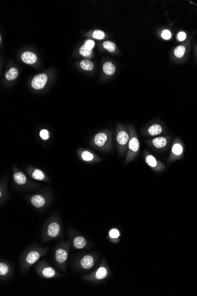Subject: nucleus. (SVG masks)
<instances>
[{
    "mask_svg": "<svg viewBox=\"0 0 197 296\" xmlns=\"http://www.w3.org/2000/svg\"><path fill=\"white\" fill-rule=\"evenodd\" d=\"M140 143L138 138L136 135H132L129 139L128 143V152L126 157V162H128L133 160L139 153Z\"/></svg>",
    "mask_w": 197,
    "mask_h": 296,
    "instance_id": "obj_1",
    "label": "nucleus"
},
{
    "mask_svg": "<svg viewBox=\"0 0 197 296\" xmlns=\"http://www.w3.org/2000/svg\"><path fill=\"white\" fill-rule=\"evenodd\" d=\"M145 162L146 164L152 167L153 170L156 171H161L165 168V164H164L160 160H158L155 157L152 155V154L147 151L145 152Z\"/></svg>",
    "mask_w": 197,
    "mask_h": 296,
    "instance_id": "obj_2",
    "label": "nucleus"
},
{
    "mask_svg": "<svg viewBox=\"0 0 197 296\" xmlns=\"http://www.w3.org/2000/svg\"><path fill=\"white\" fill-rule=\"evenodd\" d=\"M184 150V148L183 144L178 141H176L172 145L171 154L168 161L169 162H172L179 159L183 155Z\"/></svg>",
    "mask_w": 197,
    "mask_h": 296,
    "instance_id": "obj_3",
    "label": "nucleus"
},
{
    "mask_svg": "<svg viewBox=\"0 0 197 296\" xmlns=\"http://www.w3.org/2000/svg\"><path fill=\"white\" fill-rule=\"evenodd\" d=\"M129 139V135L126 131L121 130L116 135V141L119 146L121 152L122 153L125 150V148L128 145Z\"/></svg>",
    "mask_w": 197,
    "mask_h": 296,
    "instance_id": "obj_4",
    "label": "nucleus"
},
{
    "mask_svg": "<svg viewBox=\"0 0 197 296\" xmlns=\"http://www.w3.org/2000/svg\"><path fill=\"white\" fill-rule=\"evenodd\" d=\"M148 144L157 150H163L168 144V140L165 137H159L152 139L148 142Z\"/></svg>",
    "mask_w": 197,
    "mask_h": 296,
    "instance_id": "obj_5",
    "label": "nucleus"
},
{
    "mask_svg": "<svg viewBox=\"0 0 197 296\" xmlns=\"http://www.w3.org/2000/svg\"><path fill=\"white\" fill-rule=\"evenodd\" d=\"M47 81V77L46 74H39L33 79L31 81V86L36 90L41 89L45 86Z\"/></svg>",
    "mask_w": 197,
    "mask_h": 296,
    "instance_id": "obj_6",
    "label": "nucleus"
},
{
    "mask_svg": "<svg viewBox=\"0 0 197 296\" xmlns=\"http://www.w3.org/2000/svg\"><path fill=\"white\" fill-rule=\"evenodd\" d=\"M21 59L24 63L29 65H32L37 61V57L34 53L32 52H26L21 55Z\"/></svg>",
    "mask_w": 197,
    "mask_h": 296,
    "instance_id": "obj_7",
    "label": "nucleus"
},
{
    "mask_svg": "<svg viewBox=\"0 0 197 296\" xmlns=\"http://www.w3.org/2000/svg\"><path fill=\"white\" fill-rule=\"evenodd\" d=\"M107 135L105 133H98L94 137V144L98 147H103L107 143Z\"/></svg>",
    "mask_w": 197,
    "mask_h": 296,
    "instance_id": "obj_8",
    "label": "nucleus"
},
{
    "mask_svg": "<svg viewBox=\"0 0 197 296\" xmlns=\"http://www.w3.org/2000/svg\"><path fill=\"white\" fill-rule=\"evenodd\" d=\"M60 226L56 222L50 223L48 226V235L52 237H56L60 232Z\"/></svg>",
    "mask_w": 197,
    "mask_h": 296,
    "instance_id": "obj_9",
    "label": "nucleus"
},
{
    "mask_svg": "<svg viewBox=\"0 0 197 296\" xmlns=\"http://www.w3.org/2000/svg\"><path fill=\"white\" fill-rule=\"evenodd\" d=\"M33 205L36 208H41L46 203L44 198L41 195H35L31 199Z\"/></svg>",
    "mask_w": 197,
    "mask_h": 296,
    "instance_id": "obj_10",
    "label": "nucleus"
},
{
    "mask_svg": "<svg viewBox=\"0 0 197 296\" xmlns=\"http://www.w3.org/2000/svg\"><path fill=\"white\" fill-rule=\"evenodd\" d=\"M162 128L160 124H155L152 125L148 129V133L150 136H156L161 134L162 132Z\"/></svg>",
    "mask_w": 197,
    "mask_h": 296,
    "instance_id": "obj_11",
    "label": "nucleus"
},
{
    "mask_svg": "<svg viewBox=\"0 0 197 296\" xmlns=\"http://www.w3.org/2000/svg\"><path fill=\"white\" fill-rule=\"evenodd\" d=\"M94 264V260L90 255H86L82 258L81 261L82 267L85 269H89L93 267Z\"/></svg>",
    "mask_w": 197,
    "mask_h": 296,
    "instance_id": "obj_12",
    "label": "nucleus"
},
{
    "mask_svg": "<svg viewBox=\"0 0 197 296\" xmlns=\"http://www.w3.org/2000/svg\"><path fill=\"white\" fill-rule=\"evenodd\" d=\"M39 258H40V254L38 252L31 251L29 252V254L27 255L26 257V261L29 264L33 265L37 261Z\"/></svg>",
    "mask_w": 197,
    "mask_h": 296,
    "instance_id": "obj_13",
    "label": "nucleus"
},
{
    "mask_svg": "<svg viewBox=\"0 0 197 296\" xmlns=\"http://www.w3.org/2000/svg\"><path fill=\"white\" fill-rule=\"evenodd\" d=\"M67 258V253L65 250L62 249H57L56 253V259L57 262L63 263Z\"/></svg>",
    "mask_w": 197,
    "mask_h": 296,
    "instance_id": "obj_14",
    "label": "nucleus"
},
{
    "mask_svg": "<svg viewBox=\"0 0 197 296\" xmlns=\"http://www.w3.org/2000/svg\"><path fill=\"white\" fill-rule=\"evenodd\" d=\"M14 180L17 184L19 185L24 184L27 181L26 176L21 172H17L14 174Z\"/></svg>",
    "mask_w": 197,
    "mask_h": 296,
    "instance_id": "obj_15",
    "label": "nucleus"
},
{
    "mask_svg": "<svg viewBox=\"0 0 197 296\" xmlns=\"http://www.w3.org/2000/svg\"><path fill=\"white\" fill-rule=\"evenodd\" d=\"M18 75L19 72L17 69L16 67H11L5 73V77L9 80H13L17 77Z\"/></svg>",
    "mask_w": 197,
    "mask_h": 296,
    "instance_id": "obj_16",
    "label": "nucleus"
},
{
    "mask_svg": "<svg viewBox=\"0 0 197 296\" xmlns=\"http://www.w3.org/2000/svg\"><path fill=\"white\" fill-rule=\"evenodd\" d=\"M104 72L107 75H112L115 71V67L112 62H106L103 65Z\"/></svg>",
    "mask_w": 197,
    "mask_h": 296,
    "instance_id": "obj_17",
    "label": "nucleus"
},
{
    "mask_svg": "<svg viewBox=\"0 0 197 296\" xmlns=\"http://www.w3.org/2000/svg\"><path fill=\"white\" fill-rule=\"evenodd\" d=\"M73 244L76 248H83L86 245V240L82 237H76L73 240Z\"/></svg>",
    "mask_w": 197,
    "mask_h": 296,
    "instance_id": "obj_18",
    "label": "nucleus"
},
{
    "mask_svg": "<svg viewBox=\"0 0 197 296\" xmlns=\"http://www.w3.org/2000/svg\"><path fill=\"white\" fill-rule=\"evenodd\" d=\"M80 66L86 70H91L93 69L94 65L89 60H83L80 63Z\"/></svg>",
    "mask_w": 197,
    "mask_h": 296,
    "instance_id": "obj_19",
    "label": "nucleus"
},
{
    "mask_svg": "<svg viewBox=\"0 0 197 296\" xmlns=\"http://www.w3.org/2000/svg\"><path fill=\"white\" fill-rule=\"evenodd\" d=\"M107 274V271L105 268H100L96 272V277L98 280H102L106 277Z\"/></svg>",
    "mask_w": 197,
    "mask_h": 296,
    "instance_id": "obj_20",
    "label": "nucleus"
},
{
    "mask_svg": "<svg viewBox=\"0 0 197 296\" xmlns=\"http://www.w3.org/2000/svg\"><path fill=\"white\" fill-rule=\"evenodd\" d=\"M185 52V48L184 46H178L174 50V55L176 57L181 58L183 57Z\"/></svg>",
    "mask_w": 197,
    "mask_h": 296,
    "instance_id": "obj_21",
    "label": "nucleus"
},
{
    "mask_svg": "<svg viewBox=\"0 0 197 296\" xmlns=\"http://www.w3.org/2000/svg\"><path fill=\"white\" fill-rule=\"evenodd\" d=\"M43 275L46 278H51L55 275V271L52 268H45L43 270Z\"/></svg>",
    "mask_w": 197,
    "mask_h": 296,
    "instance_id": "obj_22",
    "label": "nucleus"
},
{
    "mask_svg": "<svg viewBox=\"0 0 197 296\" xmlns=\"http://www.w3.org/2000/svg\"><path fill=\"white\" fill-rule=\"evenodd\" d=\"M32 177L37 180H43L44 178V174L40 170L36 169L33 173Z\"/></svg>",
    "mask_w": 197,
    "mask_h": 296,
    "instance_id": "obj_23",
    "label": "nucleus"
},
{
    "mask_svg": "<svg viewBox=\"0 0 197 296\" xmlns=\"http://www.w3.org/2000/svg\"><path fill=\"white\" fill-rule=\"evenodd\" d=\"M103 48L111 52H113L116 49V45L111 41H105L103 43Z\"/></svg>",
    "mask_w": 197,
    "mask_h": 296,
    "instance_id": "obj_24",
    "label": "nucleus"
},
{
    "mask_svg": "<svg viewBox=\"0 0 197 296\" xmlns=\"http://www.w3.org/2000/svg\"><path fill=\"white\" fill-rule=\"evenodd\" d=\"M82 157L83 160H85V161L90 162V161L93 160L94 155L92 153H91L89 152H87V151H85L82 154Z\"/></svg>",
    "mask_w": 197,
    "mask_h": 296,
    "instance_id": "obj_25",
    "label": "nucleus"
},
{
    "mask_svg": "<svg viewBox=\"0 0 197 296\" xmlns=\"http://www.w3.org/2000/svg\"><path fill=\"white\" fill-rule=\"evenodd\" d=\"M92 52V50L86 48L85 45H83L79 49L80 54L83 56H89V55H91Z\"/></svg>",
    "mask_w": 197,
    "mask_h": 296,
    "instance_id": "obj_26",
    "label": "nucleus"
},
{
    "mask_svg": "<svg viewBox=\"0 0 197 296\" xmlns=\"http://www.w3.org/2000/svg\"><path fill=\"white\" fill-rule=\"evenodd\" d=\"M9 267L7 265H6L5 263L1 262L0 264V275L1 276H4L7 274L9 271Z\"/></svg>",
    "mask_w": 197,
    "mask_h": 296,
    "instance_id": "obj_27",
    "label": "nucleus"
},
{
    "mask_svg": "<svg viewBox=\"0 0 197 296\" xmlns=\"http://www.w3.org/2000/svg\"><path fill=\"white\" fill-rule=\"evenodd\" d=\"M93 37L98 40H102L104 37V33L101 30H95L93 33Z\"/></svg>",
    "mask_w": 197,
    "mask_h": 296,
    "instance_id": "obj_28",
    "label": "nucleus"
},
{
    "mask_svg": "<svg viewBox=\"0 0 197 296\" xmlns=\"http://www.w3.org/2000/svg\"><path fill=\"white\" fill-rule=\"evenodd\" d=\"M109 236L112 238H118L120 236V233L118 230L113 229L109 232Z\"/></svg>",
    "mask_w": 197,
    "mask_h": 296,
    "instance_id": "obj_29",
    "label": "nucleus"
},
{
    "mask_svg": "<svg viewBox=\"0 0 197 296\" xmlns=\"http://www.w3.org/2000/svg\"><path fill=\"white\" fill-rule=\"evenodd\" d=\"M161 36L165 40H169L171 37V33L168 30H165L162 31Z\"/></svg>",
    "mask_w": 197,
    "mask_h": 296,
    "instance_id": "obj_30",
    "label": "nucleus"
},
{
    "mask_svg": "<svg viewBox=\"0 0 197 296\" xmlns=\"http://www.w3.org/2000/svg\"><path fill=\"white\" fill-rule=\"evenodd\" d=\"M40 135L41 138H43L44 140H47L49 138L48 132V131L46 130H41L40 131Z\"/></svg>",
    "mask_w": 197,
    "mask_h": 296,
    "instance_id": "obj_31",
    "label": "nucleus"
},
{
    "mask_svg": "<svg viewBox=\"0 0 197 296\" xmlns=\"http://www.w3.org/2000/svg\"><path fill=\"white\" fill-rule=\"evenodd\" d=\"M85 46L86 48L92 50L94 47V41L92 40H87L85 43Z\"/></svg>",
    "mask_w": 197,
    "mask_h": 296,
    "instance_id": "obj_32",
    "label": "nucleus"
},
{
    "mask_svg": "<svg viewBox=\"0 0 197 296\" xmlns=\"http://www.w3.org/2000/svg\"><path fill=\"white\" fill-rule=\"evenodd\" d=\"M178 38L179 41H184L186 38V34L185 33L181 31L179 32L178 34Z\"/></svg>",
    "mask_w": 197,
    "mask_h": 296,
    "instance_id": "obj_33",
    "label": "nucleus"
}]
</instances>
